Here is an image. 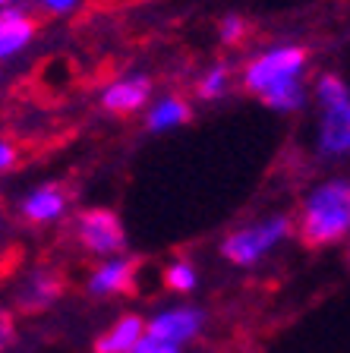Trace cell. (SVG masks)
Masks as SVG:
<instances>
[{
    "instance_id": "1",
    "label": "cell",
    "mask_w": 350,
    "mask_h": 353,
    "mask_svg": "<svg viewBox=\"0 0 350 353\" xmlns=\"http://www.w3.org/2000/svg\"><path fill=\"white\" fill-rule=\"evenodd\" d=\"M300 240L319 250L350 234V180L331 176L307 192L297 218Z\"/></svg>"
},
{
    "instance_id": "2",
    "label": "cell",
    "mask_w": 350,
    "mask_h": 353,
    "mask_svg": "<svg viewBox=\"0 0 350 353\" xmlns=\"http://www.w3.org/2000/svg\"><path fill=\"white\" fill-rule=\"evenodd\" d=\"M291 230H293V221L287 214H271V218L243 224V228L231 230L221 240V256L227 262L240 265V268H249V265L262 262L281 240H287Z\"/></svg>"
},
{
    "instance_id": "3",
    "label": "cell",
    "mask_w": 350,
    "mask_h": 353,
    "mask_svg": "<svg viewBox=\"0 0 350 353\" xmlns=\"http://www.w3.org/2000/svg\"><path fill=\"white\" fill-rule=\"evenodd\" d=\"M309 54L300 48V44H278L269 48L259 57H253L243 70V85L253 92V95H262L269 88L281 85L287 79H300V73L307 70Z\"/></svg>"
},
{
    "instance_id": "4",
    "label": "cell",
    "mask_w": 350,
    "mask_h": 353,
    "mask_svg": "<svg viewBox=\"0 0 350 353\" xmlns=\"http://www.w3.org/2000/svg\"><path fill=\"white\" fill-rule=\"evenodd\" d=\"M76 240L82 250L101 259H114L126 250V230L120 214L110 208H86L76 218Z\"/></svg>"
},
{
    "instance_id": "5",
    "label": "cell",
    "mask_w": 350,
    "mask_h": 353,
    "mask_svg": "<svg viewBox=\"0 0 350 353\" xmlns=\"http://www.w3.org/2000/svg\"><path fill=\"white\" fill-rule=\"evenodd\" d=\"M205 325V312L196 306H174V309H164L158 316L148 319L146 325V334L155 341H164V344H174L183 347L186 341H193L202 331Z\"/></svg>"
},
{
    "instance_id": "6",
    "label": "cell",
    "mask_w": 350,
    "mask_h": 353,
    "mask_svg": "<svg viewBox=\"0 0 350 353\" xmlns=\"http://www.w3.org/2000/svg\"><path fill=\"white\" fill-rule=\"evenodd\" d=\"M319 132L315 148L322 158H347L350 154V98L319 108Z\"/></svg>"
},
{
    "instance_id": "7",
    "label": "cell",
    "mask_w": 350,
    "mask_h": 353,
    "mask_svg": "<svg viewBox=\"0 0 350 353\" xmlns=\"http://www.w3.org/2000/svg\"><path fill=\"white\" fill-rule=\"evenodd\" d=\"M152 98V79L148 76H126V79L110 82L101 92V108L110 114H133L146 108Z\"/></svg>"
},
{
    "instance_id": "8",
    "label": "cell",
    "mask_w": 350,
    "mask_h": 353,
    "mask_svg": "<svg viewBox=\"0 0 350 353\" xmlns=\"http://www.w3.org/2000/svg\"><path fill=\"white\" fill-rule=\"evenodd\" d=\"M38 26L22 7H3L0 10V60H10L29 48Z\"/></svg>"
},
{
    "instance_id": "9",
    "label": "cell",
    "mask_w": 350,
    "mask_h": 353,
    "mask_svg": "<svg viewBox=\"0 0 350 353\" xmlns=\"http://www.w3.org/2000/svg\"><path fill=\"white\" fill-rule=\"evenodd\" d=\"M66 205H70V196H66L64 186L44 183V186H35L29 196L22 199L19 212L32 224H48V221H57L66 212Z\"/></svg>"
},
{
    "instance_id": "10",
    "label": "cell",
    "mask_w": 350,
    "mask_h": 353,
    "mask_svg": "<svg viewBox=\"0 0 350 353\" xmlns=\"http://www.w3.org/2000/svg\"><path fill=\"white\" fill-rule=\"evenodd\" d=\"M133 278H136V262L133 259H124V256L104 259L92 272V278H88V294L95 296L126 294V290H133Z\"/></svg>"
},
{
    "instance_id": "11",
    "label": "cell",
    "mask_w": 350,
    "mask_h": 353,
    "mask_svg": "<svg viewBox=\"0 0 350 353\" xmlns=\"http://www.w3.org/2000/svg\"><path fill=\"white\" fill-rule=\"evenodd\" d=\"M60 294H64V278L57 272H35L26 278L16 303L22 312H41V309L54 306Z\"/></svg>"
},
{
    "instance_id": "12",
    "label": "cell",
    "mask_w": 350,
    "mask_h": 353,
    "mask_svg": "<svg viewBox=\"0 0 350 353\" xmlns=\"http://www.w3.org/2000/svg\"><path fill=\"white\" fill-rule=\"evenodd\" d=\"M142 334H146V322L126 312L95 341V353H133V347L142 341Z\"/></svg>"
},
{
    "instance_id": "13",
    "label": "cell",
    "mask_w": 350,
    "mask_h": 353,
    "mask_svg": "<svg viewBox=\"0 0 350 353\" xmlns=\"http://www.w3.org/2000/svg\"><path fill=\"white\" fill-rule=\"evenodd\" d=\"M190 117H193L190 104L183 101V98H177V95H168V98H161V101H155L152 108H148L146 126L152 132H171V130H180Z\"/></svg>"
},
{
    "instance_id": "14",
    "label": "cell",
    "mask_w": 350,
    "mask_h": 353,
    "mask_svg": "<svg viewBox=\"0 0 350 353\" xmlns=\"http://www.w3.org/2000/svg\"><path fill=\"white\" fill-rule=\"evenodd\" d=\"M259 98H262L265 108L278 110V114H293V110H300L307 104V85H303V79H287L281 85L262 92Z\"/></svg>"
},
{
    "instance_id": "15",
    "label": "cell",
    "mask_w": 350,
    "mask_h": 353,
    "mask_svg": "<svg viewBox=\"0 0 350 353\" xmlns=\"http://www.w3.org/2000/svg\"><path fill=\"white\" fill-rule=\"evenodd\" d=\"M196 281H199L196 268L190 262H183V259H177V262H171L164 268V287L174 290V294H190L193 287H196Z\"/></svg>"
},
{
    "instance_id": "16",
    "label": "cell",
    "mask_w": 350,
    "mask_h": 353,
    "mask_svg": "<svg viewBox=\"0 0 350 353\" xmlns=\"http://www.w3.org/2000/svg\"><path fill=\"white\" fill-rule=\"evenodd\" d=\"M231 88V73H227L224 63H215L208 73L199 79V98H205V101H215V98H221Z\"/></svg>"
},
{
    "instance_id": "17",
    "label": "cell",
    "mask_w": 350,
    "mask_h": 353,
    "mask_svg": "<svg viewBox=\"0 0 350 353\" xmlns=\"http://www.w3.org/2000/svg\"><path fill=\"white\" fill-rule=\"evenodd\" d=\"M347 98H350V88H347V82H344L341 76L325 73L319 82H315V101H319V108H325V104H338V101H347Z\"/></svg>"
},
{
    "instance_id": "18",
    "label": "cell",
    "mask_w": 350,
    "mask_h": 353,
    "mask_svg": "<svg viewBox=\"0 0 350 353\" xmlns=\"http://www.w3.org/2000/svg\"><path fill=\"white\" fill-rule=\"evenodd\" d=\"M243 35H246V22H243L240 16H227V19L221 22V38H224L227 44H237Z\"/></svg>"
},
{
    "instance_id": "19",
    "label": "cell",
    "mask_w": 350,
    "mask_h": 353,
    "mask_svg": "<svg viewBox=\"0 0 350 353\" xmlns=\"http://www.w3.org/2000/svg\"><path fill=\"white\" fill-rule=\"evenodd\" d=\"M16 338V325H13V312L10 309H0V353L7 350Z\"/></svg>"
},
{
    "instance_id": "20",
    "label": "cell",
    "mask_w": 350,
    "mask_h": 353,
    "mask_svg": "<svg viewBox=\"0 0 350 353\" xmlns=\"http://www.w3.org/2000/svg\"><path fill=\"white\" fill-rule=\"evenodd\" d=\"M133 353H180V347L164 344V341H155V338H148V334H142V341L133 347Z\"/></svg>"
},
{
    "instance_id": "21",
    "label": "cell",
    "mask_w": 350,
    "mask_h": 353,
    "mask_svg": "<svg viewBox=\"0 0 350 353\" xmlns=\"http://www.w3.org/2000/svg\"><path fill=\"white\" fill-rule=\"evenodd\" d=\"M16 161H19V148L10 139H0V174H7L10 168H16Z\"/></svg>"
},
{
    "instance_id": "22",
    "label": "cell",
    "mask_w": 350,
    "mask_h": 353,
    "mask_svg": "<svg viewBox=\"0 0 350 353\" xmlns=\"http://www.w3.org/2000/svg\"><path fill=\"white\" fill-rule=\"evenodd\" d=\"M48 13H54V16H64V13H73L76 7H79V0H38Z\"/></svg>"
},
{
    "instance_id": "23",
    "label": "cell",
    "mask_w": 350,
    "mask_h": 353,
    "mask_svg": "<svg viewBox=\"0 0 350 353\" xmlns=\"http://www.w3.org/2000/svg\"><path fill=\"white\" fill-rule=\"evenodd\" d=\"M3 7H13V0H0V10Z\"/></svg>"
},
{
    "instance_id": "24",
    "label": "cell",
    "mask_w": 350,
    "mask_h": 353,
    "mask_svg": "<svg viewBox=\"0 0 350 353\" xmlns=\"http://www.w3.org/2000/svg\"><path fill=\"white\" fill-rule=\"evenodd\" d=\"M0 218H3V202H0Z\"/></svg>"
}]
</instances>
